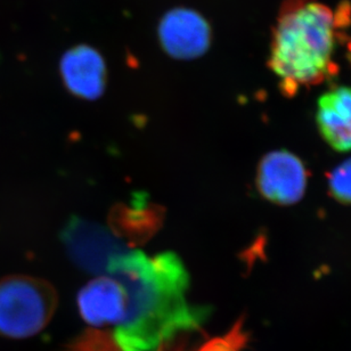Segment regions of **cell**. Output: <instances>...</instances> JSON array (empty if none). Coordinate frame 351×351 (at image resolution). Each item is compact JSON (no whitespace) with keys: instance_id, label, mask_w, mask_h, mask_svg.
I'll use <instances>...</instances> for the list:
<instances>
[{"instance_id":"52a82bcc","label":"cell","mask_w":351,"mask_h":351,"mask_svg":"<svg viewBox=\"0 0 351 351\" xmlns=\"http://www.w3.org/2000/svg\"><path fill=\"white\" fill-rule=\"evenodd\" d=\"M165 221V209L137 193L130 202L119 203L108 215L112 233L127 247H137L151 240Z\"/></svg>"},{"instance_id":"ba28073f","label":"cell","mask_w":351,"mask_h":351,"mask_svg":"<svg viewBox=\"0 0 351 351\" xmlns=\"http://www.w3.org/2000/svg\"><path fill=\"white\" fill-rule=\"evenodd\" d=\"M79 314L93 328H113L122 321L127 308L125 287L110 275H99L88 282L77 297Z\"/></svg>"},{"instance_id":"3957f363","label":"cell","mask_w":351,"mask_h":351,"mask_svg":"<svg viewBox=\"0 0 351 351\" xmlns=\"http://www.w3.org/2000/svg\"><path fill=\"white\" fill-rule=\"evenodd\" d=\"M58 295L47 280L27 275L0 280V337L32 338L54 317Z\"/></svg>"},{"instance_id":"8fae6325","label":"cell","mask_w":351,"mask_h":351,"mask_svg":"<svg viewBox=\"0 0 351 351\" xmlns=\"http://www.w3.org/2000/svg\"><path fill=\"white\" fill-rule=\"evenodd\" d=\"M330 193L337 201L351 204V159L339 165L328 178Z\"/></svg>"},{"instance_id":"277c9868","label":"cell","mask_w":351,"mask_h":351,"mask_svg":"<svg viewBox=\"0 0 351 351\" xmlns=\"http://www.w3.org/2000/svg\"><path fill=\"white\" fill-rule=\"evenodd\" d=\"M61 240L75 266L96 276L105 275L110 263L128 251L110 228L78 217H72L66 223Z\"/></svg>"},{"instance_id":"6da1fadb","label":"cell","mask_w":351,"mask_h":351,"mask_svg":"<svg viewBox=\"0 0 351 351\" xmlns=\"http://www.w3.org/2000/svg\"><path fill=\"white\" fill-rule=\"evenodd\" d=\"M105 275L125 287L127 308L113 328L121 351H166L177 340L199 331L209 311L189 302V275L173 252L149 257L127 251L115 257Z\"/></svg>"},{"instance_id":"8992f818","label":"cell","mask_w":351,"mask_h":351,"mask_svg":"<svg viewBox=\"0 0 351 351\" xmlns=\"http://www.w3.org/2000/svg\"><path fill=\"white\" fill-rule=\"evenodd\" d=\"M160 44L167 54L177 60H193L206 54L213 39L208 21L195 10L176 8L159 24Z\"/></svg>"},{"instance_id":"9c48e42d","label":"cell","mask_w":351,"mask_h":351,"mask_svg":"<svg viewBox=\"0 0 351 351\" xmlns=\"http://www.w3.org/2000/svg\"><path fill=\"white\" fill-rule=\"evenodd\" d=\"M60 73L66 89L86 101L101 97L108 82L104 58L87 45L75 46L63 55Z\"/></svg>"},{"instance_id":"7c38bea8","label":"cell","mask_w":351,"mask_h":351,"mask_svg":"<svg viewBox=\"0 0 351 351\" xmlns=\"http://www.w3.org/2000/svg\"><path fill=\"white\" fill-rule=\"evenodd\" d=\"M72 351H121L115 345V342H112L108 339H105L101 333L95 332L90 337H85L80 339V341L77 345L73 346Z\"/></svg>"},{"instance_id":"7a4b0ae2","label":"cell","mask_w":351,"mask_h":351,"mask_svg":"<svg viewBox=\"0 0 351 351\" xmlns=\"http://www.w3.org/2000/svg\"><path fill=\"white\" fill-rule=\"evenodd\" d=\"M343 12L317 0H285L275 22L269 68L284 90L317 85L331 75L337 32L346 24Z\"/></svg>"},{"instance_id":"30bf717a","label":"cell","mask_w":351,"mask_h":351,"mask_svg":"<svg viewBox=\"0 0 351 351\" xmlns=\"http://www.w3.org/2000/svg\"><path fill=\"white\" fill-rule=\"evenodd\" d=\"M316 122L322 137L332 149L351 151V87L325 93L318 99Z\"/></svg>"},{"instance_id":"5b68a950","label":"cell","mask_w":351,"mask_h":351,"mask_svg":"<svg viewBox=\"0 0 351 351\" xmlns=\"http://www.w3.org/2000/svg\"><path fill=\"white\" fill-rule=\"evenodd\" d=\"M257 187L271 203L289 206L302 199L307 187V170L293 153L278 149L268 153L259 162Z\"/></svg>"}]
</instances>
